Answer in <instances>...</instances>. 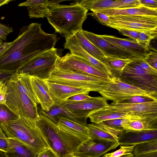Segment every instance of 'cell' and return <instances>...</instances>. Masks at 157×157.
Masks as SVG:
<instances>
[{
  "mask_svg": "<svg viewBox=\"0 0 157 157\" xmlns=\"http://www.w3.org/2000/svg\"><path fill=\"white\" fill-rule=\"evenodd\" d=\"M41 25L33 23L22 27L17 38L0 55V70L16 72L35 56L55 48L57 35L45 33Z\"/></svg>",
  "mask_w": 157,
  "mask_h": 157,
  "instance_id": "6da1fadb",
  "label": "cell"
},
{
  "mask_svg": "<svg viewBox=\"0 0 157 157\" xmlns=\"http://www.w3.org/2000/svg\"><path fill=\"white\" fill-rule=\"evenodd\" d=\"M61 1H51L48 20L56 32L65 37L71 36L81 31L87 12L78 2L69 5L59 4Z\"/></svg>",
  "mask_w": 157,
  "mask_h": 157,
  "instance_id": "7a4b0ae2",
  "label": "cell"
},
{
  "mask_svg": "<svg viewBox=\"0 0 157 157\" xmlns=\"http://www.w3.org/2000/svg\"><path fill=\"white\" fill-rule=\"evenodd\" d=\"M0 125L7 137L20 140L39 154L49 147L35 124L25 118L19 117Z\"/></svg>",
  "mask_w": 157,
  "mask_h": 157,
  "instance_id": "3957f363",
  "label": "cell"
},
{
  "mask_svg": "<svg viewBox=\"0 0 157 157\" xmlns=\"http://www.w3.org/2000/svg\"><path fill=\"white\" fill-rule=\"evenodd\" d=\"M110 80L74 70L55 67L49 78L46 81L99 93L107 85Z\"/></svg>",
  "mask_w": 157,
  "mask_h": 157,
  "instance_id": "277c9868",
  "label": "cell"
},
{
  "mask_svg": "<svg viewBox=\"0 0 157 157\" xmlns=\"http://www.w3.org/2000/svg\"><path fill=\"white\" fill-rule=\"evenodd\" d=\"M38 112L39 117L35 122V125L49 147L59 157L73 156L68 150L56 124L40 109Z\"/></svg>",
  "mask_w": 157,
  "mask_h": 157,
  "instance_id": "5b68a950",
  "label": "cell"
},
{
  "mask_svg": "<svg viewBox=\"0 0 157 157\" xmlns=\"http://www.w3.org/2000/svg\"><path fill=\"white\" fill-rule=\"evenodd\" d=\"M8 81L5 83V104L20 117L25 118L35 124L39 117L37 105Z\"/></svg>",
  "mask_w": 157,
  "mask_h": 157,
  "instance_id": "8992f818",
  "label": "cell"
},
{
  "mask_svg": "<svg viewBox=\"0 0 157 157\" xmlns=\"http://www.w3.org/2000/svg\"><path fill=\"white\" fill-rule=\"evenodd\" d=\"M136 58L124 68L118 77L122 82L144 90L157 93V75L145 70Z\"/></svg>",
  "mask_w": 157,
  "mask_h": 157,
  "instance_id": "52a82bcc",
  "label": "cell"
},
{
  "mask_svg": "<svg viewBox=\"0 0 157 157\" xmlns=\"http://www.w3.org/2000/svg\"><path fill=\"white\" fill-rule=\"evenodd\" d=\"M59 56L54 48L35 56L21 67L17 74L25 73L45 80L50 77Z\"/></svg>",
  "mask_w": 157,
  "mask_h": 157,
  "instance_id": "ba28073f",
  "label": "cell"
},
{
  "mask_svg": "<svg viewBox=\"0 0 157 157\" xmlns=\"http://www.w3.org/2000/svg\"><path fill=\"white\" fill-rule=\"evenodd\" d=\"M107 100L116 102L135 96H141L157 100V93L146 91L122 82L118 77L111 78L99 92Z\"/></svg>",
  "mask_w": 157,
  "mask_h": 157,
  "instance_id": "9c48e42d",
  "label": "cell"
},
{
  "mask_svg": "<svg viewBox=\"0 0 157 157\" xmlns=\"http://www.w3.org/2000/svg\"><path fill=\"white\" fill-rule=\"evenodd\" d=\"M109 16V27L138 32L157 30V17L145 15H115Z\"/></svg>",
  "mask_w": 157,
  "mask_h": 157,
  "instance_id": "30bf717a",
  "label": "cell"
},
{
  "mask_svg": "<svg viewBox=\"0 0 157 157\" xmlns=\"http://www.w3.org/2000/svg\"><path fill=\"white\" fill-rule=\"evenodd\" d=\"M109 106L116 111L129 113L133 120L150 123L157 120V101L138 104H119L113 101Z\"/></svg>",
  "mask_w": 157,
  "mask_h": 157,
  "instance_id": "8fae6325",
  "label": "cell"
},
{
  "mask_svg": "<svg viewBox=\"0 0 157 157\" xmlns=\"http://www.w3.org/2000/svg\"><path fill=\"white\" fill-rule=\"evenodd\" d=\"M56 67L62 69L74 70L99 77L111 78L86 63L80 57L70 53H68L62 57H59L56 61Z\"/></svg>",
  "mask_w": 157,
  "mask_h": 157,
  "instance_id": "7c38bea8",
  "label": "cell"
},
{
  "mask_svg": "<svg viewBox=\"0 0 157 157\" xmlns=\"http://www.w3.org/2000/svg\"><path fill=\"white\" fill-rule=\"evenodd\" d=\"M119 145L118 141H99L90 139L82 142L73 155L77 157H101Z\"/></svg>",
  "mask_w": 157,
  "mask_h": 157,
  "instance_id": "4fadbf2b",
  "label": "cell"
},
{
  "mask_svg": "<svg viewBox=\"0 0 157 157\" xmlns=\"http://www.w3.org/2000/svg\"><path fill=\"white\" fill-rule=\"evenodd\" d=\"M66 42L64 48L69 50L73 55L81 58L87 63L102 72L106 74L111 78L115 77L112 72L103 63L86 52L77 41L75 35L65 37Z\"/></svg>",
  "mask_w": 157,
  "mask_h": 157,
  "instance_id": "5bb4252c",
  "label": "cell"
},
{
  "mask_svg": "<svg viewBox=\"0 0 157 157\" xmlns=\"http://www.w3.org/2000/svg\"><path fill=\"white\" fill-rule=\"evenodd\" d=\"M84 36L99 48L105 56L121 58L134 57L125 50L106 40L100 35L82 30Z\"/></svg>",
  "mask_w": 157,
  "mask_h": 157,
  "instance_id": "9a60e30c",
  "label": "cell"
},
{
  "mask_svg": "<svg viewBox=\"0 0 157 157\" xmlns=\"http://www.w3.org/2000/svg\"><path fill=\"white\" fill-rule=\"evenodd\" d=\"M45 81L50 95L54 102V106L60 105L63 101L74 95L80 94H89L90 92L86 89L59 84Z\"/></svg>",
  "mask_w": 157,
  "mask_h": 157,
  "instance_id": "2e32d148",
  "label": "cell"
},
{
  "mask_svg": "<svg viewBox=\"0 0 157 157\" xmlns=\"http://www.w3.org/2000/svg\"><path fill=\"white\" fill-rule=\"evenodd\" d=\"M121 146H135L150 141L157 140V129L135 131H124L118 136Z\"/></svg>",
  "mask_w": 157,
  "mask_h": 157,
  "instance_id": "e0dca14e",
  "label": "cell"
},
{
  "mask_svg": "<svg viewBox=\"0 0 157 157\" xmlns=\"http://www.w3.org/2000/svg\"><path fill=\"white\" fill-rule=\"evenodd\" d=\"M100 35L106 40L123 48L134 57L144 59L149 52V50L140 45L136 40L130 39L119 38L113 36Z\"/></svg>",
  "mask_w": 157,
  "mask_h": 157,
  "instance_id": "ac0fdd59",
  "label": "cell"
},
{
  "mask_svg": "<svg viewBox=\"0 0 157 157\" xmlns=\"http://www.w3.org/2000/svg\"><path fill=\"white\" fill-rule=\"evenodd\" d=\"M107 100L103 97H91L80 101H73L68 99L60 105L70 110L90 112L108 105Z\"/></svg>",
  "mask_w": 157,
  "mask_h": 157,
  "instance_id": "d6986e66",
  "label": "cell"
},
{
  "mask_svg": "<svg viewBox=\"0 0 157 157\" xmlns=\"http://www.w3.org/2000/svg\"><path fill=\"white\" fill-rule=\"evenodd\" d=\"M30 79L34 93L40 104L41 109L48 112L54 105L45 81L33 76H30Z\"/></svg>",
  "mask_w": 157,
  "mask_h": 157,
  "instance_id": "ffe728a7",
  "label": "cell"
},
{
  "mask_svg": "<svg viewBox=\"0 0 157 157\" xmlns=\"http://www.w3.org/2000/svg\"><path fill=\"white\" fill-rule=\"evenodd\" d=\"M87 127L90 139L94 140L118 141V136L123 132L111 128L102 122L87 124Z\"/></svg>",
  "mask_w": 157,
  "mask_h": 157,
  "instance_id": "44dd1931",
  "label": "cell"
},
{
  "mask_svg": "<svg viewBox=\"0 0 157 157\" xmlns=\"http://www.w3.org/2000/svg\"><path fill=\"white\" fill-rule=\"evenodd\" d=\"M57 125L60 128L76 136L83 142L91 139L87 127L76 122L66 117L58 116L56 117Z\"/></svg>",
  "mask_w": 157,
  "mask_h": 157,
  "instance_id": "7402d4cb",
  "label": "cell"
},
{
  "mask_svg": "<svg viewBox=\"0 0 157 157\" xmlns=\"http://www.w3.org/2000/svg\"><path fill=\"white\" fill-rule=\"evenodd\" d=\"M88 117L92 123H98L104 121L118 118L133 119L128 113L116 111L110 107L109 105L90 112Z\"/></svg>",
  "mask_w": 157,
  "mask_h": 157,
  "instance_id": "603a6c76",
  "label": "cell"
},
{
  "mask_svg": "<svg viewBox=\"0 0 157 157\" xmlns=\"http://www.w3.org/2000/svg\"><path fill=\"white\" fill-rule=\"evenodd\" d=\"M90 112L70 110L61 106H53L46 113L50 118L56 123L57 121L56 117L63 116L81 124L87 126V120Z\"/></svg>",
  "mask_w": 157,
  "mask_h": 157,
  "instance_id": "cb8c5ba5",
  "label": "cell"
},
{
  "mask_svg": "<svg viewBox=\"0 0 157 157\" xmlns=\"http://www.w3.org/2000/svg\"><path fill=\"white\" fill-rule=\"evenodd\" d=\"M93 11L101 13L108 16L121 15H145L157 17V9L149 8L142 5L134 8L126 9L109 8Z\"/></svg>",
  "mask_w": 157,
  "mask_h": 157,
  "instance_id": "d4e9b609",
  "label": "cell"
},
{
  "mask_svg": "<svg viewBox=\"0 0 157 157\" xmlns=\"http://www.w3.org/2000/svg\"><path fill=\"white\" fill-rule=\"evenodd\" d=\"M8 81L21 92L27 95L35 104H39L32 87L29 75L25 73H16Z\"/></svg>",
  "mask_w": 157,
  "mask_h": 157,
  "instance_id": "484cf974",
  "label": "cell"
},
{
  "mask_svg": "<svg viewBox=\"0 0 157 157\" xmlns=\"http://www.w3.org/2000/svg\"><path fill=\"white\" fill-rule=\"evenodd\" d=\"M8 141L9 151L5 152L8 157L38 156L39 153L20 140L15 138H8Z\"/></svg>",
  "mask_w": 157,
  "mask_h": 157,
  "instance_id": "4316f807",
  "label": "cell"
},
{
  "mask_svg": "<svg viewBox=\"0 0 157 157\" xmlns=\"http://www.w3.org/2000/svg\"><path fill=\"white\" fill-rule=\"evenodd\" d=\"M50 1L48 0H28L18 4L19 6H26L31 18L46 17L49 11Z\"/></svg>",
  "mask_w": 157,
  "mask_h": 157,
  "instance_id": "83f0119b",
  "label": "cell"
},
{
  "mask_svg": "<svg viewBox=\"0 0 157 157\" xmlns=\"http://www.w3.org/2000/svg\"><path fill=\"white\" fill-rule=\"evenodd\" d=\"M136 58H121L105 56L100 60L112 72L114 76L119 77L125 67Z\"/></svg>",
  "mask_w": 157,
  "mask_h": 157,
  "instance_id": "f1b7e54d",
  "label": "cell"
},
{
  "mask_svg": "<svg viewBox=\"0 0 157 157\" xmlns=\"http://www.w3.org/2000/svg\"><path fill=\"white\" fill-rule=\"evenodd\" d=\"M82 31L78 32L74 35L77 41L88 53L97 59L100 60L105 55L99 48L86 38Z\"/></svg>",
  "mask_w": 157,
  "mask_h": 157,
  "instance_id": "f546056e",
  "label": "cell"
},
{
  "mask_svg": "<svg viewBox=\"0 0 157 157\" xmlns=\"http://www.w3.org/2000/svg\"><path fill=\"white\" fill-rule=\"evenodd\" d=\"M123 128L126 131H140L157 129V121L150 123L140 120H130L124 125Z\"/></svg>",
  "mask_w": 157,
  "mask_h": 157,
  "instance_id": "4dcf8cb0",
  "label": "cell"
},
{
  "mask_svg": "<svg viewBox=\"0 0 157 157\" xmlns=\"http://www.w3.org/2000/svg\"><path fill=\"white\" fill-rule=\"evenodd\" d=\"M114 1L112 0H83L78 2L87 10L92 11L112 8Z\"/></svg>",
  "mask_w": 157,
  "mask_h": 157,
  "instance_id": "1f68e13d",
  "label": "cell"
},
{
  "mask_svg": "<svg viewBox=\"0 0 157 157\" xmlns=\"http://www.w3.org/2000/svg\"><path fill=\"white\" fill-rule=\"evenodd\" d=\"M157 151V140L145 142L135 146L132 151L134 156Z\"/></svg>",
  "mask_w": 157,
  "mask_h": 157,
  "instance_id": "d6a6232c",
  "label": "cell"
},
{
  "mask_svg": "<svg viewBox=\"0 0 157 157\" xmlns=\"http://www.w3.org/2000/svg\"><path fill=\"white\" fill-rule=\"evenodd\" d=\"M139 34V38L136 41L140 45L149 50L151 40L157 37V30L140 31Z\"/></svg>",
  "mask_w": 157,
  "mask_h": 157,
  "instance_id": "836d02e7",
  "label": "cell"
},
{
  "mask_svg": "<svg viewBox=\"0 0 157 157\" xmlns=\"http://www.w3.org/2000/svg\"><path fill=\"white\" fill-rule=\"evenodd\" d=\"M19 116L14 113L5 104H0V124L14 120Z\"/></svg>",
  "mask_w": 157,
  "mask_h": 157,
  "instance_id": "e575fe53",
  "label": "cell"
},
{
  "mask_svg": "<svg viewBox=\"0 0 157 157\" xmlns=\"http://www.w3.org/2000/svg\"><path fill=\"white\" fill-rule=\"evenodd\" d=\"M139 0H117L112 4V8L126 9L141 6ZM112 9V8H111Z\"/></svg>",
  "mask_w": 157,
  "mask_h": 157,
  "instance_id": "d590c367",
  "label": "cell"
},
{
  "mask_svg": "<svg viewBox=\"0 0 157 157\" xmlns=\"http://www.w3.org/2000/svg\"><path fill=\"white\" fill-rule=\"evenodd\" d=\"M131 119L127 118H118L107 120L102 122L108 127L115 129L124 132L123 127Z\"/></svg>",
  "mask_w": 157,
  "mask_h": 157,
  "instance_id": "8d00e7d4",
  "label": "cell"
},
{
  "mask_svg": "<svg viewBox=\"0 0 157 157\" xmlns=\"http://www.w3.org/2000/svg\"><path fill=\"white\" fill-rule=\"evenodd\" d=\"M157 101L153 98L141 96H135L115 102L119 104H138Z\"/></svg>",
  "mask_w": 157,
  "mask_h": 157,
  "instance_id": "74e56055",
  "label": "cell"
},
{
  "mask_svg": "<svg viewBox=\"0 0 157 157\" xmlns=\"http://www.w3.org/2000/svg\"><path fill=\"white\" fill-rule=\"evenodd\" d=\"M134 146H121L119 149L111 153H106L102 157H121L132 153Z\"/></svg>",
  "mask_w": 157,
  "mask_h": 157,
  "instance_id": "f35d334b",
  "label": "cell"
},
{
  "mask_svg": "<svg viewBox=\"0 0 157 157\" xmlns=\"http://www.w3.org/2000/svg\"><path fill=\"white\" fill-rule=\"evenodd\" d=\"M92 12V13H88L87 14L93 17L102 25L109 27L110 22L108 16L100 12L94 11Z\"/></svg>",
  "mask_w": 157,
  "mask_h": 157,
  "instance_id": "ab89813d",
  "label": "cell"
},
{
  "mask_svg": "<svg viewBox=\"0 0 157 157\" xmlns=\"http://www.w3.org/2000/svg\"><path fill=\"white\" fill-rule=\"evenodd\" d=\"M144 60L151 67L157 70V52L156 51H150Z\"/></svg>",
  "mask_w": 157,
  "mask_h": 157,
  "instance_id": "60d3db41",
  "label": "cell"
},
{
  "mask_svg": "<svg viewBox=\"0 0 157 157\" xmlns=\"http://www.w3.org/2000/svg\"><path fill=\"white\" fill-rule=\"evenodd\" d=\"M13 31V28L0 23V43L3 42V41H6L7 36Z\"/></svg>",
  "mask_w": 157,
  "mask_h": 157,
  "instance_id": "b9f144b4",
  "label": "cell"
},
{
  "mask_svg": "<svg viewBox=\"0 0 157 157\" xmlns=\"http://www.w3.org/2000/svg\"><path fill=\"white\" fill-rule=\"evenodd\" d=\"M116 29L122 35L127 36L131 39L136 41L139 38V32L123 29Z\"/></svg>",
  "mask_w": 157,
  "mask_h": 157,
  "instance_id": "7bdbcfd3",
  "label": "cell"
},
{
  "mask_svg": "<svg viewBox=\"0 0 157 157\" xmlns=\"http://www.w3.org/2000/svg\"><path fill=\"white\" fill-rule=\"evenodd\" d=\"M16 73L15 72L0 70V82L6 83Z\"/></svg>",
  "mask_w": 157,
  "mask_h": 157,
  "instance_id": "ee69618b",
  "label": "cell"
},
{
  "mask_svg": "<svg viewBox=\"0 0 157 157\" xmlns=\"http://www.w3.org/2000/svg\"><path fill=\"white\" fill-rule=\"evenodd\" d=\"M139 64L145 70L153 74L157 75V70L151 67L144 59H140Z\"/></svg>",
  "mask_w": 157,
  "mask_h": 157,
  "instance_id": "f6af8a7d",
  "label": "cell"
},
{
  "mask_svg": "<svg viewBox=\"0 0 157 157\" xmlns=\"http://www.w3.org/2000/svg\"><path fill=\"white\" fill-rule=\"evenodd\" d=\"M143 6L151 9H157V0H139Z\"/></svg>",
  "mask_w": 157,
  "mask_h": 157,
  "instance_id": "bcb514c9",
  "label": "cell"
},
{
  "mask_svg": "<svg viewBox=\"0 0 157 157\" xmlns=\"http://www.w3.org/2000/svg\"><path fill=\"white\" fill-rule=\"evenodd\" d=\"M37 157H59L50 147L39 153Z\"/></svg>",
  "mask_w": 157,
  "mask_h": 157,
  "instance_id": "7dc6e473",
  "label": "cell"
},
{
  "mask_svg": "<svg viewBox=\"0 0 157 157\" xmlns=\"http://www.w3.org/2000/svg\"><path fill=\"white\" fill-rule=\"evenodd\" d=\"M91 97L88 94H80L72 96L68 99L73 101H80L90 98Z\"/></svg>",
  "mask_w": 157,
  "mask_h": 157,
  "instance_id": "c3c4849f",
  "label": "cell"
},
{
  "mask_svg": "<svg viewBox=\"0 0 157 157\" xmlns=\"http://www.w3.org/2000/svg\"><path fill=\"white\" fill-rule=\"evenodd\" d=\"M0 150L6 152L9 151V143L8 138H0Z\"/></svg>",
  "mask_w": 157,
  "mask_h": 157,
  "instance_id": "681fc988",
  "label": "cell"
},
{
  "mask_svg": "<svg viewBox=\"0 0 157 157\" xmlns=\"http://www.w3.org/2000/svg\"><path fill=\"white\" fill-rule=\"evenodd\" d=\"M6 88L5 83L4 84L0 89V104H5L6 102Z\"/></svg>",
  "mask_w": 157,
  "mask_h": 157,
  "instance_id": "f907efd6",
  "label": "cell"
},
{
  "mask_svg": "<svg viewBox=\"0 0 157 157\" xmlns=\"http://www.w3.org/2000/svg\"><path fill=\"white\" fill-rule=\"evenodd\" d=\"M13 42L0 43V55L3 52L12 44Z\"/></svg>",
  "mask_w": 157,
  "mask_h": 157,
  "instance_id": "816d5d0a",
  "label": "cell"
},
{
  "mask_svg": "<svg viewBox=\"0 0 157 157\" xmlns=\"http://www.w3.org/2000/svg\"><path fill=\"white\" fill-rule=\"evenodd\" d=\"M134 157H157V151L134 156Z\"/></svg>",
  "mask_w": 157,
  "mask_h": 157,
  "instance_id": "f5cc1de1",
  "label": "cell"
},
{
  "mask_svg": "<svg viewBox=\"0 0 157 157\" xmlns=\"http://www.w3.org/2000/svg\"><path fill=\"white\" fill-rule=\"evenodd\" d=\"M12 0H0V7L12 1Z\"/></svg>",
  "mask_w": 157,
  "mask_h": 157,
  "instance_id": "db71d44e",
  "label": "cell"
},
{
  "mask_svg": "<svg viewBox=\"0 0 157 157\" xmlns=\"http://www.w3.org/2000/svg\"><path fill=\"white\" fill-rule=\"evenodd\" d=\"M7 137H6L5 134L3 133L0 125V138H6Z\"/></svg>",
  "mask_w": 157,
  "mask_h": 157,
  "instance_id": "11a10c76",
  "label": "cell"
},
{
  "mask_svg": "<svg viewBox=\"0 0 157 157\" xmlns=\"http://www.w3.org/2000/svg\"><path fill=\"white\" fill-rule=\"evenodd\" d=\"M0 157H8L5 152L1 150H0Z\"/></svg>",
  "mask_w": 157,
  "mask_h": 157,
  "instance_id": "9f6ffc18",
  "label": "cell"
},
{
  "mask_svg": "<svg viewBox=\"0 0 157 157\" xmlns=\"http://www.w3.org/2000/svg\"><path fill=\"white\" fill-rule=\"evenodd\" d=\"M121 157H134V156L133 155V154L131 153L130 154L123 155L122 156H121Z\"/></svg>",
  "mask_w": 157,
  "mask_h": 157,
  "instance_id": "6f0895ef",
  "label": "cell"
},
{
  "mask_svg": "<svg viewBox=\"0 0 157 157\" xmlns=\"http://www.w3.org/2000/svg\"><path fill=\"white\" fill-rule=\"evenodd\" d=\"M5 83H4L2 82H0V89L2 87L3 85H4V84Z\"/></svg>",
  "mask_w": 157,
  "mask_h": 157,
  "instance_id": "680465c9",
  "label": "cell"
},
{
  "mask_svg": "<svg viewBox=\"0 0 157 157\" xmlns=\"http://www.w3.org/2000/svg\"><path fill=\"white\" fill-rule=\"evenodd\" d=\"M71 157H76V156H72Z\"/></svg>",
  "mask_w": 157,
  "mask_h": 157,
  "instance_id": "91938a15",
  "label": "cell"
}]
</instances>
